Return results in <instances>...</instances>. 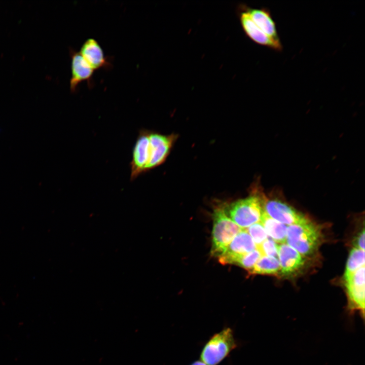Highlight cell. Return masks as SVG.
<instances>
[{
  "label": "cell",
  "mask_w": 365,
  "mask_h": 365,
  "mask_svg": "<svg viewBox=\"0 0 365 365\" xmlns=\"http://www.w3.org/2000/svg\"><path fill=\"white\" fill-rule=\"evenodd\" d=\"M211 255L219 257L227 249L234 238L242 230L227 215L224 206H217L213 210Z\"/></svg>",
  "instance_id": "obj_1"
},
{
  "label": "cell",
  "mask_w": 365,
  "mask_h": 365,
  "mask_svg": "<svg viewBox=\"0 0 365 365\" xmlns=\"http://www.w3.org/2000/svg\"><path fill=\"white\" fill-rule=\"evenodd\" d=\"M262 191L255 190L249 197L230 204L227 207L229 217L241 228L245 229L260 222L264 212Z\"/></svg>",
  "instance_id": "obj_2"
},
{
  "label": "cell",
  "mask_w": 365,
  "mask_h": 365,
  "mask_svg": "<svg viewBox=\"0 0 365 365\" xmlns=\"http://www.w3.org/2000/svg\"><path fill=\"white\" fill-rule=\"evenodd\" d=\"M321 231L314 223L289 225L287 228L286 243L302 256L313 253L320 243Z\"/></svg>",
  "instance_id": "obj_3"
},
{
  "label": "cell",
  "mask_w": 365,
  "mask_h": 365,
  "mask_svg": "<svg viewBox=\"0 0 365 365\" xmlns=\"http://www.w3.org/2000/svg\"><path fill=\"white\" fill-rule=\"evenodd\" d=\"M237 346L232 328L214 334L204 346L200 359L207 365H217Z\"/></svg>",
  "instance_id": "obj_4"
},
{
  "label": "cell",
  "mask_w": 365,
  "mask_h": 365,
  "mask_svg": "<svg viewBox=\"0 0 365 365\" xmlns=\"http://www.w3.org/2000/svg\"><path fill=\"white\" fill-rule=\"evenodd\" d=\"M264 211L270 217L284 225H292L307 223L305 215L285 202L276 198H268L262 192Z\"/></svg>",
  "instance_id": "obj_5"
},
{
  "label": "cell",
  "mask_w": 365,
  "mask_h": 365,
  "mask_svg": "<svg viewBox=\"0 0 365 365\" xmlns=\"http://www.w3.org/2000/svg\"><path fill=\"white\" fill-rule=\"evenodd\" d=\"M149 130L141 129L134 145L130 166V180L146 172L149 160Z\"/></svg>",
  "instance_id": "obj_6"
},
{
  "label": "cell",
  "mask_w": 365,
  "mask_h": 365,
  "mask_svg": "<svg viewBox=\"0 0 365 365\" xmlns=\"http://www.w3.org/2000/svg\"><path fill=\"white\" fill-rule=\"evenodd\" d=\"M175 139L173 134L166 135L149 131V160L146 172L164 162Z\"/></svg>",
  "instance_id": "obj_7"
},
{
  "label": "cell",
  "mask_w": 365,
  "mask_h": 365,
  "mask_svg": "<svg viewBox=\"0 0 365 365\" xmlns=\"http://www.w3.org/2000/svg\"><path fill=\"white\" fill-rule=\"evenodd\" d=\"M256 249L257 246L252 238L245 229H242L218 257V261L223 265L235 264L242 256Z\"/></svg>",
  "instance_id": "obj_8"
},
{
  "label": "cell",
  "mask_w": 365,
  "mask_h": 365,
  "mask_svg": "<svg viewBox=\"0 0 365 365\" xmlns=\"http://www.w3.org/2000/svg\"><path fill=\"white\" fill-rule=\"evenodd\" d=\"M239 20L245 34L253 42L276 51H281L282 46L281 42H276L266 33L253 21L249 13L245 10L244 5L239 7Z\"/></svg>",
  "instance_id": "obj_9"
},
{
  "label": "cell",
  "mask_w": 365,
  "mask_h": 365,
  "mask_svg": "<svg viewBox=\"0 0 365 365\" xmlns=\"http://www.w3.org/2000/svg\"><path fill=\"white\" fill-rule=\"evenodd\" d=\"M71 78L70 90L72 93L76 92L79 85L86 82L88 88L91 89L94 85L93 75L94 70L83 58L79 51L71 50Z\"/></svg>",
  "instance_id": "obj_10"
},
{
  "label": "cell",
  "mask_w": 365,
  "mask_h": 365,
  "mask_svg": "<svg viewBox=\"0 0 365 365\" xmlns=\"http://www.w3.org/2000/svg\"><path fill=\"white\" fill-rule=\"evenodd\" d=\"M79 52L94 71L98 69L108 70L113 67L112 57L104 54L101 46L94 38H89L86 40Z\"/></svg>",
  "instance_id": "obj_11"
},
{
  "label": "cell",
  "mask_w": 365,
  "mask_h": 365,
  "mask_svg": "<svg viewBox=\"0 0 365 365\" xmlns=\"http://www.w3.org/2000/svg\"><path fill=\"white\" fill-rule=\"evenodd\" d=\"M278 257L280 272L284 275H290L298 271L305 263L303 256L286 243L278 245Z\"/></svg>",
  "instance_id": "obj_12"
},
{
  "label": "cell",
  "mask_w": 365,
  "mask_h": 365,
  "mask_svg": "<svg viewBox=\"0 0 365 365\" xmlns=\"http://www.w3.org/2000/svg\"><path fill=\"white\" fill-rule=\"evenodd\" d=\"M244 8L253 21L265 33L273 40L280 42L275 23L268 9L251 8L246 5H244Z\"/></svg>",
  "instance_id": "obj_13"
},
{
  "label": "cell",
  "mask_w": 365,
  "mask_h": 365,
  "mask_svg": "<svg viewBox=\"0 0 365 365\" xmlns=\"http://www.w3.org/2000/svg\"><path fill=\"white\" fill-rule=\"evenodd\" d=\"M261 224L267 234L276 243H286L287 227L270 217L264 211L262 216Z\"/></svg>",
  "instance_id": "obj_14"
},
{
  "label": "cell",
  "mask_w": 365,
  "mask_h": 365,
  "mask_svg": "<svg viewBox=\"0 0 365 365\" xmlns=\"http://www.w3.org/2000/svg\"><path fill=\"white\" fill-rule=\"evenodd\" d=\"M345 285L348 298L349 309L358 311L361 316L364 317L365 285Z\"/></svg>",
  "instance_id": "obj_15"
},
{
  "label": "cell",
  "mask_w": 365,
  "mask_h": 365,
  "mask_svg": "<svg viewBox=\"0 0 365 365\" xmlns=\"http://www.w3.org/2000/svg\"><path fill=\"white\" fill-rule=\"evenodd\" d=\"M280 271L277 258L262 256L249 272L250 274L275 275Z\"/></svg>",
  "instance_id": "obj_16"
},
{
  "label": "cell",
  "mask_w": 365,
  "mask_h": 365,
  "mask_svg": "<svg viewBox=\"0 0 365 365\" xmlns=\"http://www.w3.org/2000/svg\"><path fill=\"white\" fill-rule=\"evenodd\" d=\"M364 250L353 247L346 263L344 278H346L359 268L364 266Z\"/></svg>",
  "instance_id": "obj_17"
},
{
  "label": "cell",
  "mask_w": 365,
  "mask_h": 365,
  "mask_svg": "<svg viewBox=\"0 0 365 365\" xmlns=\"http://www.w3.org/2000/svg\"><path fill=\"white\" fill-rule=\"evenodd\" d=\"M262 256L261 252L257 248V249L242 256L235 263V265H238L249 272Z\"/></svg>",
  "instance_id": "obj_18"
},
{
  "label": "cell",
  "mask_w": 365,
  "mask_h": 365,
  "mask_svg": "<svg viewBox=\"0 0 365 365\" xmlns=\"http://www.w3.org/2000/svg\"><path fill=\"white\" fill-rule=\"evenodd\" d=\"M245 229L252 238L257 247L267 238V234L260 222L255 223Z\"/></svg>",
  "instance_id": "obj_19"
},
{
  "label": "cell",
  "mask_w": 365,
  "mask_h": 365,
  "mask_svg": "<svg viewBox=\"0 0 365 365\" xmlns=\"http://www.w3.org/2000/svg\"><path fill=\"white\" fill-rule=\"evenodd\" d=\"M262 256L277 258L278 245L273 239L267 238L260 246L257 247Z\"/></svg>",
  "instance_id": "obj_20"
},
{
  "label": "cell",
  "mask_w": 365,
  "mask_h": 365,
  "mask_svg": "<svg viewBox=\"0 0 365 365\" xmlns=\"http://www.w3.org/2000/svg\"><path fill=\"white\" fill-rule=\"evenodd\" d=\"M355 247L361 250H364V231H362L357 236L354 241Z\"/></svg>",
  "instance_id": "obj_21"
}]
</instances>
